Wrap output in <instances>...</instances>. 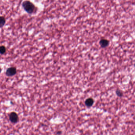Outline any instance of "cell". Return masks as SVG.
<instances>
[{
  "mask_svg": "<svg viewBox=\"0 0 135 135\" xmlns=\"http://www.w3.org/2000/svg\"><path fill=\"white\" fill-rule=\"evenodd\" d=\"M85 105L87 107H90L92 106L94 103V100L91 98H88L84 102Z\"/></svg>",
  "mask_w": 135,
  "mask_h": 135,
  "instance_id": "cell-5",
  "label": "cell"
},
{
  "mask_svg": "<svg viewBox=\"0 0 135 135\" xmlns=\"http://www.w3.org/2000/svg\"><path fill=\"white\" fill-rule=\"evenodd\" d=\"M115 92H116V95H117V96L119 97H122L123 95V92L120 89H117L116 90Z\"/></svg>",
  "mask_w": 135,
  "mask_h": 135,
  "instance_id": "cell-8",
  "label": "cell"
},
{
  "mask_svg": "<svg viewBox=\"0 0 135 135\" xmlns=\"http://www.w3.org/2000/svg\"><path fill=\"white\" fill-rule=\"evenodd\" d=\"M99 44L102 48H105L109 46V42L106 39H101L99 42Z\"/></svg>",
  "mask_w": 135,
  "mask_h": 135,
  "instance_id": "cell-4",
  "label": "cell"
},
{
  "mask_svg": "<svg viewBox=\"0 0 135 135\" xmlns=\"http://www.w3.org/2000/svg\"><path fill=\"white\" fill-rule=\"evenodd\" d=\"M6 23V19L4 16H0V28H2Z\"/></svg>",
  "mask_w": 135,
  "mask_h": 135,
  "instance_id": "cell-6",
  "label": "cell"
},
{
  "mask_svg": "<svg viewBox=\"0 0 135 135\" xmlns=\"http://www.w3.org/2000/svg\"><path fill=\"white\" fill-rule=\"evenodd\" d=\"M6 51V47L3 45L0 46V54L1 55H4Z\"/></svg>",
  "mask_w": 135,
  "mask_h": 135,
  "instance_id": "cell-7",
  "label": "cell"
},
{
  "mask_svg": "<svg viewBox=\"0 0 135 135\" xmlns=\"http://www.w3.org/2000/svg\"><path fill=\"white\" fill-rule=\"evenodd\" d=\"M9 119L11 122L13 123H16L18 122L19 117L16 113L15 112H11L9 115Z\"/></svg>",
  "mask_w": 135,
  "mask_h": 135,
  "instance_id": "cell-3",
  "label": "cell"
},
{
  "mask_svg": "<svg viewBox=\"0 0 135 135\" xmlns=\"http://www.w3.org/2000/svg\"><path fill=\"white\" fill-rule=\"evenodd\" d=\"M17 72V68L15 67H11L7 69L6 75L8 77H11L14 76Z\"/></svg>",
  "mask_w": 135,
  "mask_h": 135,
  "instance_id": "cell-2",
  "label": "cell"
},
{
  "mask_svg": "<svg viewBox=\"0 0 135 135\" xmlns=\"http://www.w3.org/2000/svg\"><path fill=\"white\" fill-rule=\"evenodd\" d=\"M22 7L24 10L29 14H35L37 12L38 8L35 5L29 0H25L23 2Z\"/></svg>",
  "mask_w": 135,
  "mask_h": 135,
  "instance_id": "cell-1",
  "label": "cell"
},
{
  "mask_svg": "<svg viewBox=\"0 0 135 135\" xmlns=\"http://www.w3.org/2000/svg\"><path fill=\"white\" fill-rule=\"evenodd\" d=\"M56 133L58 135H59V134H61V131H58Z\"/></svg>",
  "mask_w": 135,
  "mask_h": 135,
  "instance_id": "cell-9",
  "label": "cell"
},
{
  "mask_svg": "<svg viewBox=\"0 0 135 135\" xmlns=\"http://www.w3.org/2000/svg\"><path fill=\"white\" fill-rule=\"evenodd\" d=\"M2 69L1 68V67H0V74H1V72H2Z\"/></svg>",
  "mask_w": 135,
  "mask_h": 135,
  "instance_id": "cell-10",
  "label": "cell"
}]
</instances>
